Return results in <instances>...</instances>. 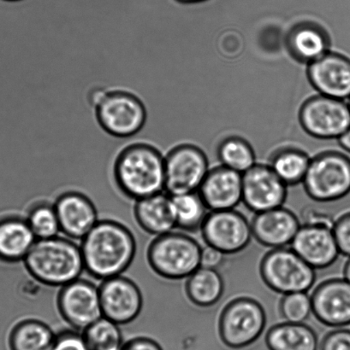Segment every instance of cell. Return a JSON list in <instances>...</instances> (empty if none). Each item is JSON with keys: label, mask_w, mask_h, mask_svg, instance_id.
<instances>
[{"label": "cell", "mask_w": 350, "mask_h": 350, "mask_svg": "<svg viewBox=\"0 0 350 350\" xmlns=\"http://www.w3.org/2000/svg\"><path fill=\"white\" fill-rule=\"evenodd\" d=\"M85 270L99 280L125 273L135 260L137 243L133 232L123 223L102 219L82 240Z\"/></svg>", "instance_id": "obj_1"}, {"label": "cell", "mask_w": 350, "mask_h": 350, "mask_svg": "<svg viewBox=\"0 0 350 350\" xmlns=\"http://www.w3.org/2000/svg\"><path fill=\"white\" fill-rule=\"evenodd\" d=\"M113 181L116 190L130 200L162 193L166 188L164 156L149 144H132L116 157Z\"/></svg>", "instance_id": "obj_2"}, {"label": "cell", "mask_w": 350, "mask_h": 350, "mask_svg": "<svg viewBox=\"0 0 350 350\" xmlns=\"http://www.w3.org/2000/svg\"><path fill=\"white\" fill-rule=\"evenodd\" d=\"M23 262L34 280L49 287L66 286L85 270L81 247L66 237L37 239Z\"/></svg>", "instance_id": "obj_3"}, {"label": "cell", "mask_w": 350, "mask_h": 350, "mask_svg": "<svg viewBox=\"0 0 350 350\" xmlns=\"http://www.w3.org/2000/svg\"><path fill=\"white\" fill-rule=\"evenodd\" d=\"M202 248L184 232H171L155 237L147 252L150 269L167 280L188 279L201 267Z\"/></svg>", "instance_id": "obj_4"}, {"label": "cell", "mask_w": 350, "mask_h": 350, "mask_svg": "<svg viewBox=\"0 0 350 350\" xmlns=\"http://www.w3.org/2000/svg\"><path fill=\"white\" fill-rule=\"evenodd\" d=\"M305 192L313 200H340L350 192V159L341 150H331L311 159L303 182Z\"/></svg>", "instance_id": "obj_5"}, {"label": "cell", "mask_w": 350, "mask_h": 350, "mask_svg": "<svg viewBox=\"0 0 350 350\" xmlns=\"http://www.w3.org/2000/svg\"><path fill=\"white\" fill-rule=\"evenodd\" d=\"M266 325V312L259 301L246 297L236 298L219 317V338L226 347L245 349L258 340Z\"/></svg>", "instance_id": "obj_6"}, {"label": "cell", "mask_w": 350, "mask_h": 350, "mask_svg": "<svg viewBox=\"0 0 350 350\" xmlns=\"http://www.w3.org/2000/svg\"><path fill=\"white\" fill-rule=\"evenodd\" d=\"M260 275L271 290L282 295L308 293L314 286L316 273L292 249H273L260 263Z\"/></svg>", "instance_id": "obj_7"}, {"label": "cell", "mask_w": 350, "mask_h": 350, "mask_svg": "<svg viewBox=\"0 0 350 350\" xmlns=\"http://www.w3.org/2000/svg\"><path fill=\"white\" fill-rule=\"evenodd\" d=\"M99 125L110 135L130 138L142 131L147 122V109L143 102L132 92H109L96 108Z\"/></svg>", "instance_id": "obj_8"}, {"label": "cell", "mask_w": 350, "mask_h": 350, "mask_svg": "<svg viewBox=\"0 0 350 350\" xmlns=\"http://www.w3.org/2000/svg\"><path fill=\"white\" fill-rule=\"evenodd\" d=\"M300 121L305 131L314 138L338 139L350 128L349 103L315 95L301 107Z\"/></svg>", "instance_id": "obj_9"}, {"label": "cell", "mask_w": 350, "mask_h": 350, "mask_svg": "<svg viewBox=\"0 0 350 350\" xmlns=\"http://www.w3.org/2000/svg\"><path fill=\"white\" fill-rule=\"evenodd\" d=\"M57 308L65 323L80 332L103 317L99 287L81 278L60 288Z\"/></svg>", "instance_id": "obj_10"}, {"label": "cell", "mask_w": 350, "mask_h": 350, "mask_svg": "<svg viewBox=\"0 0 350 350\" xmlns=\"http://www.w3.org/2000/svg\"><path fill=\"white\" fill-rule=\"evenodd\" d=\"M164 192L170 196L198 191L210 170L205 154L190 145L179 146L171 150L164 157Z\"/></svg>", "instance_id": "obj_11"}, {"label": "cell", "mask_w": 350, "mask_h": 350, "mask_svg": "<svg viewBox=\"0 0 350 350\" xmlns=\"http://www.w3.org/2000/svg\"><path fill=\"white\" fill-rule=\"evenodd\" d=\"M201 231L207 245L221 250L225 255L241 252L248 247L253 237L251 224L234 209L211 211Z\"/></svg>", "instance_id": "obj_12"}, {"label": "cell", "mask_w": 350, "mask_h": 350, "mask_svg": "<svg viewBox=\"0 0 350 350\" xmlns=\"http://www.w3.org/2000/svg\"><path fill=\"white\" fill-rule=\"evenodd\" d=\"M99 289L103 317L122 325L132 323L142 313V291L129 278L120 275L103 280Z\"/></svg>", "instance_id": "obj_13"}, {"label": "cell", "mask_w": 350, "mask_h": 350, "mask_svg": "<svg viewBox=\"0 0 350 350\" xmlns=\"http://www.w3.org/2000/svg\"><path fill=\"white\" fill-rule=\"evenodd\" d=\"M288 185L269 165L256 163L242 174V202L255 214L283 207Z\"/></svg>", "instance_id": "obj_14"}, {"label": "cell", "mask_w": 350, "mask_h": 350, "mask_svg": "<svg viewBox=\"0 0 350 350\" xmlns=\"http://www.w3.org/2000/svg\"><path fill=\"white\" fill-rule=\"evenodd\" d=\"M53 205L61 232L68 239L82 241L99 222L97 208L84 192H62Z\"/></svg>", "instance_id": "obj_15"}, {"label": "cell", "mask_w": 350, "mask_h": 350, "mask_svg": "<svg viewBox=\"0 0 350 350\" xmlns=\"http://www.w3.org/2000/svg\"><path fill=\"white\" fill-rule=\"evenodd\" d=\"M311 300L312 313L321 323L332 328L350 325V283L345 278L318 284Z\"/></svg>", "instance_id": "obj_16"}, {"label": "cell", "mask_w": 350, "mask_h": 350, "mask_svg": "<svg viewBox=\"0 0 350 350\" xmlns=\"http://www.w3.org/2000/svg\"><path fill=\"white\" fill-rule=\"evenodd\" d=\"M308 74L318 94L342 100L350 98V57L330 51L308 64Z\"/></svg>", "instance_id": "obj_17"}, {"label": "cell", "mask_w": 350, "mask_h": 350, "mask_svg": "<svg viewBox=\"0 0 350 350\" xmlns=\"http://www.w3.org/2000/svg\"><path fill=\"white\" fill-rule=\"evenodd\" d=\"M291 246L314 269H327L340 255L334 230L325 226L301 225Z\"/></svg>", "instance_id": "obj_18"}, {"label": "cell", "mask_w": 350, "mask_h": 350, "mask_svg": "<svg viewBox=\"0 0 350 350\" xmlns=\"http://www.w3.org/2000/svg\"><path fill=\"white\" fill-rule=\"evenodd\" d=\"M301 226L297 216L283 207L258 213L251 222L253 238L272 250L291 245Z\"/></svg>", "instance_id": "obj_19"}, {"label": "cell", "mask_w": 350, "mask_h": 350, "mask_svg": "<svg viewBox=\"0 0 350 350\" xmlns=\"http://www.w3.org/2000/svg\"><path fill=\"white\" fill-rule=\"evenodd\" d=\"M198 192L212 211L234 209L242 201V174L222 165L214 167Z\"/></svg>", "instance_id": "obj_20"}, {"label": "cell", "mask_w": 350, "mask_h": 350, "mask_svg": "<svg viewBox=\"0 0 350 350\" xmlns=\"http://www.w3.org/2000/svg\"><path fill=\"white\" fill-rule=\"evenodd\" d=\"M134 216L140 228L149 235L159 237L176 228L173 201L166 192L136 202Z\"/></svg>", "instance_id": "obj_21"}, {"label": "cell", "mask_w": 350, "mask_h": 350, "mask_svg": "<svg viewBox=\"0 0 350 350\" xmlns=\"http://www.w3.org/2000/svg\"><path fill=\"white\" fill-rule=\"evenodd\" d=\"M36 240L26 218L18 215L0 218V262H23Z\"/></svg>", "instance_id": "obj_22"}, {"label": "cell", "mask_w": 350, "mask_h": 350, "mask_svg": "<svg viewBox=\"0 0 350 350\" xmlns=\"http://www.w3.org/2000/svg\"><path fill=\"white\" fill-rule=\"evenodd\" d=\"M289 46L295 57L308 64L332 51L327 33L312 23H301L291 31Z\"/></svg>", "instance_id": "obj_23"}, {"label": "cell", "mask_w": 350, "mask_h": 350, "mask_svg": "<svg viewBox=\"0 0 350 350\" xmlns=\"http://www.w3.org/2000/svg\"><path fill=\"white\" fill-rule=\"evenodd\" d=\"M269 350H318V339L313 328L305 323L283 322L269 329L266 337Z\"/></svg>", "instance_id": "obj_24"}, {"label": "cell", "mask_w": 350, "mask_h": 350, "mask_svg": "<svg viewBox=\"0 0 350 350\" xmlns=\"http://www.w3.org/2000/svg\"><path fill=\"white\" fill-rule=\"evenodd\" d=\"M225 284L216 269L201 267L188 278L185 293L192 304L201 308L214 306L222 297Z\"/></svg>", "instance_id": "obj_25"}, {"label": "cell", "mask_w": 350, "mask_h": 350, "mask_svg": "<svg viewBox=\"0 0 350 350\" xmlns=\"http://www.w3.org/2000/svg\"><path fill=\"white\" fill-rule=\"evenodd\" d=\"M57 334L38 319H25L14 325L9 336L10 350H51Z\"/></svg>", "instance_id": "obj_26"}, {"label": "cell", "mask_w": 350, "mask_h": 350, "mask_svg": "<svg viewBox=\"0 0 350 350\" xmlns=\"http://www.w3.org/2000/svg\"><path fill=\"white\" fill-rule=\"evenodd\" d=\"M176 228L186 232L201 230L208 215V207L199 192L171 196Z\"/></svg>", "instance_id": "obj_27"}, {"label": "cell", "mask_w": 350, "mask_h": 350, "mask_svg": "<svg viewBox=\"0 0 350 350\" xmlns=\"http://www.w3.org/2000/svg\"><path fill=\"white\" fill-rule=\"evenodd\" d=\"M311 159L300 150L286 149L273 157L270 167L288 187H295L303 184Z\"/></svg>", "instance_id": "obj_28"}, {"label": "cell", "mask_w": 350, "mask_h": 350, "mask_svg": "<svg viewBox=\"0 0 350 350\" xmlns=\"http://www.w3.org/2000/svg\"><path fill=\"white\" fill-rule=\"evenodd\" d=\"M218 159L222 166L245 174L255 165V152L245 140L236 137L226 139L218 152Z\"/></svg>", "instance_id": "obj_29"}, {"label": "cell", "mask_w": 350, "mask_h": 350, "mask_svg": "<svg viewBox=\"0 0 350 350\" xmlns=\"http://www.w3.org/2000/svg\"><path fill=\"white\" fill-rule=\"evenodd\" d=\"M27 222L37 239H47L60 236V221L54 205L46 201L34 204L27 213Z\"/></svg>", "instance_id": "obj_30"}, {"label": "cell", "mask_w": 350, "mask_h": 350, "mask_svg": "<svg viewBox=\"0 0 350 350\" xmlns=\"http://www.w3.org/2000/svg\"><path fill=\"white\" fill-rule=\"evenodd\" d=\"M91 350H122L123 341L120 325L105 317L82 332Z\"/></svg>", "instance_id": "obj_31"}, {"label": "cell", "mask_w": 350, "mask_h": 350, "mask_svg": "<svg viewBox=\"0 0 350 350\" xmlns=\"http://www.w3.org/2000/svg\"><path fill=\"white\" fill-rule=\"evenodd\" d=\"M280 315L293 323H304L312 313L311 297L307 293L284 295L279 304Z\"/></svg>", "instance_id": "obj_32"}, {"label": "cell", "mask_w": 350, "mask_h": 350, "mask_svg": "<svg viewBox=\"0 0 350 350\" xmlns=\"http://www.w3.org/2000/svg\"><path fill=\"white\" fill-rule=\"evenodd\" d=\"M51 350H91L82 332L66 330L57 334Z\"/></svg>", "instance_id": "obj_33"}, {"label": "cell", "mask_w": 350, "mask_h": 350, "mask_svg": "<svg viewBox=\"0 0 350 350\" xmlns=\"http://www.w3.org/2000/svg\"><path fill=\"white\" fill-rule=\"evenodd\" d=\"M332 230L339 252L342 255L350 257V212L336 219Z\"/></svg>", "instance_id": "obj_34"}, {"label": "cell", "mask_w": 350, "mask_h": 350, "mask_svg": "<svg viewBox=\"0 0 350 350\" xmlns=\"http://www.w3.org/2000/svg\"><path fill=\"white\" fill-rule=\"evenodd\" d=\"M321 350H350V330L337 328L329 332L321 342Z\"/></svg>", "instance_id": "obj_35"}, {"label": "cell", "mask_w": 350, "mask_h": 350, "mask_svg": "<svg viewBox=\"0 0 350 350\" xmlns=\"http://www.w3.org/2000/svg\"><path fill=\"white\" fill-rule=\"evenodd\" d=\"M303 215V225L325 226L334 229L335 221L328 213H325L321 209L308 208Z\"/></svg>", "instance_id": "obj_36"}, {"label": "cell", "mask_w": 350, "mask_h": 350, "mask_svg": "<svg viewBox=\"0 0 350 350\" xmlns=\"http://www.w3.org/2000/svg\"><path fill=\"white\" fill-rule=\"evenodd\" d=\"M225 254L214 247L207 245L202 248L201 267L216 269L224 262Z\"/></svg>", "instance_id": "obj_37"}, {"label": "cell", "mask_w": 350, "mask_h": 350, "mask_svg": "<svg viewBox=\"0 0 350 350\" xmlns=\"http://www.w3.org/2000/svg\"><path fill=\"white\" fill-rule=\"evenodd\" d=\"M122 350H164L159 342L147 337H137L125 342Z\"/></svg>", "instance_id": "obj_38"}, {"label": "cell", "mask_w": 350, "mask_h": 350, "mask_svg": "<svg viewBox=\"0 0 350 350\" xmlns=\"http://www.w3.org/2000/svg\"><path fill=\"white\" fill-rule=\"evenodd\" d=\"M339 146L344 152L350 154V128L338 139Z\"/></svg>", "instance_id": "obj_39"}, {"label": "cell", "mask_w": 350, "mask_h": 350, "mask_svg": "<svg viewBox=\"0 0 350 350\" xmlns=\"http://www.w3.org/2000/svg\"><path fill=\"white\" fill-rule=\"evenodd\" d=\"M345 279L347 280L350 283V257L348 262H346L344 270Z\"/></svg>", "instance_id": "obj_40"}, {"label": "cell", "mask_w": 350, "mask_h": 350, "mask_svg": "<svg viewBox=\"0 0 350 350\" xmlns=\"http://www.w3.org/2000/svg\"><path fill=\"white\" fill-rule=\"evenodd\" d=\"M178 1L183 3H199L205 1V0H178Z\"/></svg>", "instance_id": "obj_41"}, {"label": "cell", "mask_w": 350, "mask_h": 350, "mask_svg": "<svg viewBox=\"0 0 350 350\" xmlns=\"http://www.w3.org/2000/svg\"><path fill=\"white\" fill-rule=\"evenodd\" d=\"M5 1H18V0H5Z\"/></svg>", "instance_id": "obj_42"}, {"label": "cell", "mask_w": 350, "mask_h": 350, "mask_svg": "<svg viewBox=\"0 0 350 350\" xmlns=\"http://www.w3.org/2000/svg\"><path fill=\"white\" fill-rule=\"evenodd\" d=\"M349 108H350V98L349 99Z\"/></svg>", "instance_id": "obj_43"}]
</instances>
